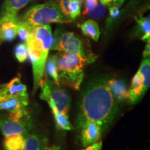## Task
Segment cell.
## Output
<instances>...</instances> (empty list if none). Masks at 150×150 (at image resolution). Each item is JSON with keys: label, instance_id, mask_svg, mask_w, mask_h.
Listing matches in <instances>:
<instances>
[{"label": "cell", "instance_id": "obj_1", "mask_svg": "<svg viewBox=\"0 0 150 150\" xmlns=\"http://www.w3.org/2000/svg\"><path fill=\"white\" fill-rule=\"evenodd\" d=\"M117 102L112 97L106 81L94 82L83 91L80 101L77 124L93 122L100 126L102 132L115 118Z\"/></svg>", "mask_w": 150, "mask_h": 150}, {"label": "cell", "instance_id": "obj_2", "mask_svg": "<svg viewBox=\"0 0 150 150\" xmlns=\"http://www.w3.org/2000/svg\"><path fill=\"white\" fill-rule=\"evenodd\" d=\"M53 35L49 24L36 26L30 29L26 40L28 56L33 67V89L36 90L45 74V65L51 50Z\"/></svg>", "mask_w": 150, "mask_h": 150}, {"label": "cell", "instance_id": "obj_3", "mask_svg": "<svg viewBox=\"0 0 150 150\" xmlns=\"http://www.w3.org/2000/svg\"><path fill=\"white\" fill-rule=\"evenodd\" d=\"M56 55L60 85L79 90L83 79V67L88 63L87 59L79 54L60 52Z\"/></svg>", "mask_w": 150, "mask_h": 150}, {"label": "cell", "instance_id": "obj_4", "mask_svg": "<svg viewBox=\"0 0 150 150\" xmlns=\"http://www.w3.org/2000/svg\"><path fill=\"white\" fill-rule=\"evenodd\" d=\"M20 19L30 27L50 23H69L72 22L64 16L59 5L52 1L32 7Z\"/></svg>", "mask_w": 150, "mask_h": 150}, {"label": "cell", "instance_id": "obj_5", "mask_svg": "<svg viewBox=\"0 0 150 150\" xmlns=\"http://www.w3.org/2000/svg\"><path fill=\"white\" fill-rule=\"evenodd\" d=\"M52 50L66 53L79 54L91 63L96 60L97 56L87 50L83 41L75 33L70 31L57 30L53 36Z\"/></svg>", "mask_w": 150, "mask_h": 150}, {"label": "cell", "instance_id": "obj_6", "mask_svg": "<svg viewBox=\"0 0 150 150\" xmlns=\"http://www.w3.org/2000/svg\"><path fill=\"white\" fill-rule=\"evenodd\" d=\"M40 86L41 88L40 99L47 103L53 102L59 112L64 115H67L71 106L70 95L47 76H45V79L42 80Z\"/></svg>", "mask_w": 150, "mask_h": 150}, {"label": "cell", "instance_id": "obj_7", "mask_svg": "<svg viewBox=\"0 0 150 150\" xmlns=\"http://www.w3.org/2000/svg\"><path fill=\"white\" fill-rule=\"evenodd\" d=\"M29 97H14L0 95V109L9 112L10 117L18 120L29 119L27 107Z\"/></svg>", "mask_w": 150, "mask_h": 150}, {"label": "cell", "instance_id": "obj_8", "mask_svg": "<svg viewBox=\"0 0 150 150\" xmlns=\"http://www.w3.org/2000/svg\"><path fill=\"white\" fill-rule=\"evenodd\" d=\"M28 120H18L11 117H0V130L5 137L12 135H23L25 136L29 130Z\"/></svg>", "mask_w": 150, "mask_h": 150}, {"label": "cell", "instance_id": "obj_9", "mask_svg": "<svg viewBox=\"0 0 150 150\" xmlns=\"http://www.w3.org/2000/svg\"><path fill=\"white\" fill-rule=\"evenodd\" d=\"M18 16H0V41L11 42L16 38L18 31Z\"/></svg>", "mask_w": 150, "mask_h": 150}, {"label": "cell", "instance_id": "obj_10", "mask_svg": "<svg viewBox=\"0 0 150 150\" xmlns=\"http://www.w3.org/2000/svg\"><path fill=\"white\" fill-rule=\"evenodd\" d=\"M81 131V140L82 145L87 147L100 140L102 130L97 123L90 122L79 127Z\"/></svg>", "mask_w": 150, "mask_h": 150}, {"label": "cell", "instance_id": "obj_11", "mask_svg": "<svg viewBox=\"0 0 150 150\" xmlns=\"http://www.w3.org/2000/svg\"><path fill=\"white\" fill-rule=\"evenodd\" d=\"M0 95L14 97H29L27 86L22 83L20 76L7 83L0 85Z\"/></svg>", "mask_w": 150, "mask_h": 150}, {"label": "cell", "instance_id": "obj_12", "mask_svg": "<svg viewBox=\"0 0 150 150\" xmlns=\"http://www.w3.org/2000/svg\"><path fill=\"white\" fill-rule=\"evenodd\" d=\"M106 83L116 102H122L128 99V89L125 81L112 79L108 80Z\"/></svg>", "mask_w": 150, "mask_h": 150}, {"label": "cell", "instance_id": "obj_13", "mask_svg": "<svg viewBox=\"0 0 150 150\" xmlns=\"http://www.w3.org/2000/svg\"><path fill=\"white\" fill-rule=\"evenodd\" d=\"M142 78L141 74L137 72L131 80L130 88L128 91L129 102L131 104H136L145 94L142 91Z\"/></svg>", "mask_w": 150, "mask_h": 150}, {"label": "cell", "instance_id": "obj_14", "mask_svg": "<svg viewBox=\"0 0 150 150\" xmlns=\"http://www.w3.org/2000/svg\"><path fill=\"white\" fill-rule=\"evenodd\" d=\"M32 0H5L1 16H18V13Z\"/></svg>", "mask_w": 150, "mask_h": 150}, {"label": "cell", "instance_id": "obj_15", "mask_svg": "<svg viewBox=\"0 0 150 150\" xmlns=\"http://www.w3.org/2000/svg\"><path fill=\"white\" fill-rule=\"evenodd\" d=\"M46 141L36 134H27L24 136L22 150H47Z\"/></svg>", "mask_w": 150, "mask_h": 150}, {"label": "cell", "instance_id": "obj_16", "mask_svg": "<svg viewBox=\"0 0 150 150\" xmlns=\"http://www.w3.org/2000/svg\"><path fill=\"white\" fill-rule=\"evenodd\" d=\"M48 104L52 110V113H53L54 120H55L56 127L59 129H61V130H72L73 127L70 122L69 121L67 115H64V114L59 112L53 102H48Z\"/></svg>", "mask_w": 150, "mask_h": 150}, {"label": "cell", "instance_id": "obj_17", "mask_svg": "<svg viewBox=\"0 0 150 150\" xmlns=\"http://www.w3.org/2000/svg\"><path fill=\"white\" fill-rule=\"evenodd\" d=\"M79 27H80L83 35L91 38L93 40L98 41L99 35H100V30H99L98 24L95 20H86L83 23L80 24Z\"/></svg>", "mask_w": 150, "mask_h": 150}, {"label": "cell", "instance_id": "obj_18", "mask_svg": "<svg viewBox=\"0 0 150 150\" xmlns=\"http://www.w3.org/2000/svg\"><path fill=\"white\" fill-rule=\"evenodd\" d=\"M45 74L46 76H50L53 80L56 85L61 86L59 80V70H58L57 62H56V55H51L47 59L45 65Z\"/></svg>", "mask_w": 150, "mask_h": 150}, {"label": "cell", "instance_id": "obj_19", "mask_svg": "<svg viewBox=\"0 0 150 150\" xmlns=\"http://www.w3.org/2000/svg\"><path fill=\"white\" fill-rule=\"evenodd\" d=\"M138 72L142 78V91L145 94L150 86V59L149 57L144 58L138 69Z\"/></svg>", "mask_w": 150, "mask_h": 150}, {"label": "cell", "instance_id": "obj_20", "mask_svg": "<svg viewBox=\"0 0 150 150\" xmlns=\"http://www.w3.org/2000/svg\"><path fill=\"white\" fill-rule=\"evenodd\" d=\"M24 143L23 135H12L6 137L4 145L6 150H22Z\"/></svg>", "mask_w": 150, "mask_h": 150}, {"label": "cell", "instance_id": "obj_21", "mask_svg": "<svg viewBox=\"0 0 150 150\" xmlns=\"http://www.w3.org/2000/svg\"><path fill=\"white\" fill-rule=\"evenodd\" d=\"M140 31L142 33V40L150 42V20L149 16L135 18Z\"/></svg>", "mask_w": 150, "mask_h": 150}, {"label": "cell", "instance_id": "obj_22", "mask_svg": "<svg viewBox=\"0 0 150 150\" xmlns=\"http://www.w3.org/2000/svg\"><path fill=\"white\" fill-rule=\"evenodd\" d=\"M15 56L20 63H24L28 57V48L26 43H20L15 47Z\"/></svg>", "mask_w": 150, "mask_h": 150}, {"label": "cell", "instance_id": "obj_23", "mask_svg": "<svg viewBox=\"0 0 150 150\" xmlns=\"http://www.w3.org/2000/svg\"><path fill=\"white\" fill-rule=\"evenodd\" d=\"M106 5L103 4L101 2H97L96 6L91 10H90L86 15L93 19H99L104 16V14L106 13Z\"/></svg>", "mask_w": 150, "mask_h": 150}, {"label": "cell", "instance_id": "obj_24", "mask_svg": "<svg viewBox=\"0 0 150 150\" xmlns=\"http://www.w3.org/2000/svg\"><path fill=\"white\" fill-rule=\"evenodd\" d=\"M29 25H27L25 22H22L19 18V22H18V31H17V35H18L19 38L22 42H26L27 40V38L28 35V33H29L30 29Z\"/></svg>", "mask_w": 150, "mask_h": 150}, {"label": "cell", "instance_id": "obj_25", "mask_svg": "<svg viewBox=\"0 0 150 150\" xmlns=\"http://www.w3.org/2000/svg\"><path fill=\"white\" fill-rule=\"evenodd\" d=\"M84 1V9L83 11V16H86V13L90 10H91L92 8H93L94 7L96 6L97 4V0H83Z\"/></svg>", "mask_w": 150, "mask_h": 150}, {"label": "cell", "instance_id": "obj_26", "mask_svg": "<svg viewBox=\"0 0 150 150\" xmlns=\"http://www.w3.org/2000/svg\"><path fill=\"white\" fill-rule=\"evenodd\" d=\"M109 15L110 19L111 20H115L120 15V6L117 5H113L109 7Z\"/></svg>", "mask_w": 150, "mask_h": 150}, {"label": "cell", "instance_id": "obj_27", "mask_svg": "<svg viewBox=\"0 0 150 150\" xmlns=\"http://www.w3.org/2000/svg\"><path fill=\"white\" fill-rule=\"evenodd\" d=\"M102 142L101 140L95 142V143L90 145L86 147L85 149L81 150H102Z\"/></svg>", "mask_w": 150, "mask_h": 150}, {"label": "cell", "instance_id": "obj_28", "mask_svg": "<svg viewBox=\"0 0 150 150\" xmlns=\"http://www.w3.org/2000/svg\"><path fill=\"white\" fill-rule=\"evenodd\" d=\"M150 55V45H149V42H147V45H146L145 50L143 52V57L144 58H147V57H149Z\"/></svg>", "mask_w": 150, "mask_h": 150}, {"label": "cell", "instance_id": "obj_29", "mask_svg": "<svg viewBox=\"0 0 150 150\" xmlns=\"http://www.w3.org/2000/svg\"><path fill=\"white\" fill-rule=\"evenodd\" d=\"M47 150H61L60 147L56 145H52L51 147H47Z\"/></svg>", "mask_w": 150, "mask_h": 150}, {"label": "cell", "instance_id": "obj_30", "mask_svg": "<svg viewBox=\"0 0 150 150\" xmlns=\"http://www.w3.org/2000/svg\"><path fill=\"white\" fill-rule=\"evenodd\" d=\"M68 1V0H58V4L59 5H60V4H63V3H65V2H66V1ZM79 1V2H81V4H83V0H78Z\"/></svg>", "mask_w": 150, "mask_h": 150}, {"label": "cell", "instance_id": "obj_31", "mask_svg": "<svg viewBox=\"0 0 150 150\" xmlns=\"http://www.w3.org/2000/svg\"><path fill=\"white\" fill-rule=\"evenodd\" d=\"M125 0H117V1H116V2H117V5L120 7L123 4V3L125 2Z\"/></svg>", "mask_w": 150, "mask_h": 150}, {"label": "cell", "instance_id": "obj_32", "mask_svg": "<svg viewBox=\"0 0 150 150\" xmlns=\"http://www.w3.org/2000/svg\"><path fill=\"white\" fill-rule=\"evenodd\" d=\"M102 1V0H100V1Z\"/></svg>", "mask_w": 150, "mask_h": 150}]
</instances>
